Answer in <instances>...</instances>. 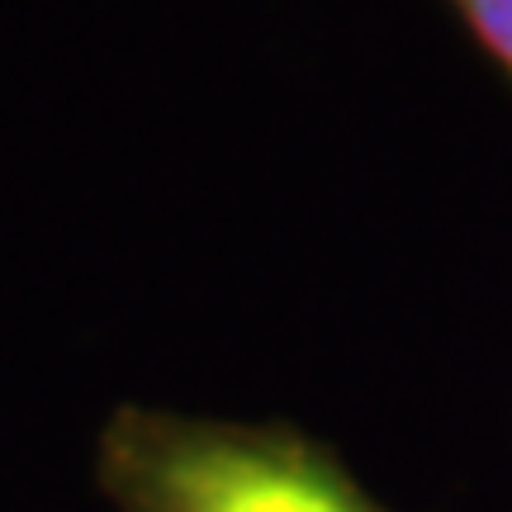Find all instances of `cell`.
Instances as JSON below:
<instances>
[{
  "instance_id": "cell-1",
  "label": "cell",
  "mask_w": 512,
  "mask_h": 512,
  "mask_svg": "<svg viewBox=\"0 0 512 512\" xmlns=\"http://www.w3.org/2000/svg\"><path fill=\"white\" fill-rule=\"evenodd\" d=\"M114 512H389L332 446L290 422L119 403L95 441Z\"/></svg>"
},
{
  "instance_id": "cell-2",
  "label": "cell",
  "mask_w": 512,
  "mask_h": 512,
  "mask_svg": "<svg viewBox=\"0 0 512 512\" xmlns=\"http://www.w3.org/2000/svg\"><path fill=\"white\" fill-rule=\"evenodd\" d=\"M475 48L512 81V0H446Z\"/></svg>"
}]
</instances>
